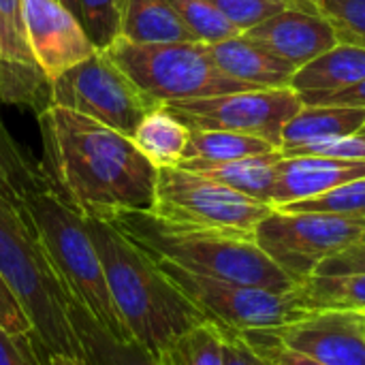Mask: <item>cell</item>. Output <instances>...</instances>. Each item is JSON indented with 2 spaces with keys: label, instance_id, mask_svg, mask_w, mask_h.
<instances>
[{
  "label": "cell",
  "instance_id": "41",
  "mask_svg": "<svg viewBox=\"0 0 365 365\" xmlns=\"http://www.w3.org/2000/svg\"><path fill=\"white\" fill-rule=\"evenodd\" d=\"M364 331H365V312H364Z\"/></svg>",
  "mask_w": 365,
  "mask_h": 365
},
{
  "label": "cell",
  "instance_id": "36",
  "mask_svg": "<svg viewBox=\"0 0 365 365\" xmlns=\"http://www.w3.org/2000/svg\"><path fill=\"white\" fill-rule=\"evenodd\" d=\"M314 274L321 276H336V274H365V237L355 242L353 246L344 248L342 252L325 259Z\"/></svg>",
  "mask_w": 365,
  "mask_h": 365
},
{
  "label": "cell",
  "instance_id": "30",
  "mask_svg": "<svg viewBox=\"0 0 365 365\" xmlns=\"http://www.w3.org/2000/svg\"><path fill=\"white\" fill-rule=\"evenodd\" d=\"M126 0H79L81 26L96 49H107L120 34Z\"/></svg>",
  "mask_w": 365,
  "mask_h": 365
},
{
  "label": "cell",
  "instance_id": "34",
  "mask_svg": "<svg viewBox=\"0 0 365 365\" xmlns=\"http://www.w3.org/2000/svg\"><path fill=\"white\" fill-rule=\"evenodd\" d=\"M222 329V365H272L261 353H257L242 331Z\"/></svg>",
  "mask_w": 365,
  "mask_h": 365
},
{
  "label": "cell",
  "instance_id": "11",
  "mask_svg": "<svg viewBox=\"0 0 365 365\" xmlns=\"http://www.w3.org/2000/svg\"><path fill=\"white\" fill-rule=\"evenodd\" d=\"M188 130H233L261 137L280 150L282 128L304 107L291 88L242 90L210 98L173 101L163 105Z\"/></svg>",
  "mask_w": 365,
  "mask_h": 365
},
{
  "label": "cell",
  "instance_id": "29",
  "mask_svg": "<svg viewBox=\"0 0 365 365\" xmlns=\"http://www.w3.org/2000/svg\"><path fill=\"white\" fill-rule=\"evenodd\" d=\"M276 210L287 212H325V214H340L349 218H361L365 220V178L353 180L344 186H338L325 195L295 201Z\"/></svg>",
  "mask_w": 365,
  "mask_h": 365
},
{
  "label": "cell",
  "instance_id": "13",
  "mask_svg": "<svg viewBox=\"0 0 365 365\" xmlns=\"http://www.w3.org/2000/svg\"><path fill=\"white\" fill-rule=\"evenodd\" d=\"M272 334L319 364L365 365L364 312H306L287 325L272 327Z\"/></svg>",
  "mask_w": 365,
  "mask_h": 365
},
{
  "label": "cell",
  "instance_id": "20",
  "mask_svg": "<svg viewBox=\"0 0 365 365\" xmlns=\"http://www.w3.org/2000/svg\"><path fill=\"white\" fill-rule=\"evenodd\" d=\"M364 124V107L304 105L282 128L280 150H293L306 143L351 137L357 135Z\"/></svg>",
  "mask_w": 365,
  "mask_h": 365
},
{
  "label": "cell",
  "instance_id": "2",
  "mask_svg": "<svg viewBox=\"0 0 365 365\" xmlns=\"http://www.w3.org/2000/svg\"><path fill=\"white\" fill-rule=\"evenodd\" d=\"M83 220L101 257L113 308L133 340L160 353L207 321L160 265L113 222L96 216H83Z\"/></svg>",
  "mask_w": 365,
  "mask_h": 365
},
{
  "label": "cell",
  "instance_id": "38",
  "mask_svg": "<svg viewBox=\"0 0 365 365\" xmlns=\"http://www.w3.org/2000/svg\"><path fill=\"white\" fill-rule=\"evenodd\" d=\"M45 361L47 365H86L81 359L64 355V353H45Z\"/></svg>",
  "mask_w": 365,
  "mask_h": 365
},
{
  "label": "cell",
  "instance_id": "28",
  "mask_svg": "<svg viewBox=\"0 0 365 365\" xmlns=\"http://www.w3.org/2000/svg\"><path fill=\"white\" fill-rule=\"evenodd\" d=\"M182 21L190 28L197 41L201 43H218L231 36L242 34L216 6H212L207 0H167Z\"/></svg>",
  "mask_w": 365,
  "mask_h": 365
},
{
  "label": "cell",
  "instance_id": "32",
  "mask_svg": "<svg viewBox=\"0 0 365 365\" xmlns=\"http://www.w3.org/2000/svg\"><path fill=\"white\" fill-rule=\"evenodd\" d=\"M242 334L248 340V344L257 353H261L272 365H323L317 359H312L310 355L282 344L272 334V329H252V331H242Z\"/></svg>",
  "mask_w": 365,
  "mask_h": 365
},
{
  "label": "cell",
  "instance_id": "12",
  "mask_svg": "<svg viewBox=\"0 0 365 365\" xmlns=\"http://www.w3.org/2000/svg\"><path fill=\"white\" fill-rule=\"evenodd\" d=\"M36 64L51 81L96 51L81 21L58 0H19Z\"/></svg>",
  "mask_w": 365,
  "mask_h": 365
},
{
  "label": "cell",
  "instance_id": "23",
  "mask_svg": "<svg viewBox=\"0 0 365 365\" xmlns=\"http://www.w3.org/2000/svg\"><path fill=\"white\" fill-rule=\"evenodd\" d=\"M306 312H365V274H312L295 287Z\"/></svg>",
  "mask_w": 365,
  "mask_h": 365
},
{
  "label": "cell",
  "instance_id": "7",
  "mask_svg": "<svg viewBox=\"0 0 365 365\" xmlns=\"http://www.w3.org/2000/svg\"><path fill=\"white\" fill-rule=\"evenodd\" d=\"M272 205L255 201L207 175L182 167L158 169L154 201L148 210L173 225L255 235Z\"/></svg>",
  "mask_w": 365,
  "mask_h": 365
},
{
  "label": "cell",
  "instance_id": "21",
  "mask_svg": "<svg viewBox=\"0 0 365 365\" xmlns=\"http://www.w3.org/2000/svg\"><path fill=\"white\" fill-rule=\"evenodd\" d=\"M280 158H282V152L276 150L269 154L246 156V158H237V160H229V163H214V165L190 163V165H178V167L207 175V178H212V180H216L255 201L272 205Z\"/></svg>",
  "mask_w": 365,
  "mask_h": 365
},
{
  "label": "cell",
  "instance_id": "15",
  "mask_svg": "<svg viewBox=\"0 0 365 365\" xmlns=\"http://www.w3.org/2000/svg\"><path fill=\"white\" fill-rule=\"evenodd\" d=\"M244 34L295 68L340 43L338 32L323 15L297 6L278 11Z\"/></svg>",
  "mask_w": 365,
  "mask_h": 365
},
{
  "label": "cell",
  "instance_id": "17",
  "mask_svg": "<svg viewBox=\"0 0 365 365\" xmlns=\"http://www.w3.org/2000/svg\"><path fill=\"white\" fill-rule=\"evenodd\" d=\"M210 53L218 68L250 90L289 88L295 66L278 58L244 32L210 45Z\"/></svg>",
  "mask_w": 365,
  "mask_h": 365
},
{
  "label": "cell",
  "instance_id": "22",
  "mask_svg": "<svg viewBox=\"0 0 365 365\" xmlns=\"http://www.w3.org/2000/svg\"><path fill=\"white\" fill-rule=\"evenodd\" d=\"M118 36L130 43L197 41L167 0H126Z\"/></svg>",
  "mask_w": 365,
  "mask_h": 365
},
{
  "label": "cell",
  "instance_id": "6",
  "mask_svg": "<svg viewBox=\"0 0 365 365\" xmlns=\"http://www.w3.org/2000/svg\"><path fill=\"white\" fill-rule=\"evenodd\" d=\"M105 51L158 105L250 90L225 75L201 41L130 43L118 36Z\"/></svg>",
  "mask_w": 365,
  "mask_h": 365
},
{
  "label": "cell",
  "instance_id": "27",
  "mask_svg": "<svg viewBox=\"0 0 365 365\" xmlns=\"http://www.w3.org/2000/svg\"><path fill=\"white\" fill-rule=\"evenodd\" d=\"M158 355L165 365H222V329L205 321L182 334Z\"/></svg>",
  "mask_w": 365,
  "mask_h": 365
},
{
  "label": "cell",
  "instance_id": "26",
  "mask_svg": "<svg viewBox=\"0 0 365 365\" xmlns=\"http://www.w3.org/2000/svg\"><path fill=\"white\" fill-rule=\"evenodd\" d=\"M51 188L43 167L36 165L28 152L13 139L0 120V192L21 207V199L30 192Z\"/></svg>",
  "mask_w": 365,
  "mask_h": 365
},
{
  "label": "cell",
  "instance_id": "40",
  "mask_svg": "<svg viewBox=\"0 0 365 365\" xmlns=\"http://www.w3.org/2000/svg\"><path fill=\"white\" fill-rule=\"evenodd\" d=\"M357 135H361V137H364V139H365V124H364V126H361V130H359Z\"/></svg>",
  "mask_w": 365,
  "mask_h": 365
},
{
  "label": "cell",
  "instance_id": "1",
  "mask_svg": "<svg viewBox=\"0 0 365 365\" xmlns=\"http://www.w3.org/2000/svg\"><path fill=\"white\" fill-rule=\"evenodd\" d=\"M38 128L43 173L81 216L111 218L152 207L158 169L130 137L56 105L38 113Z\"/></svg>",
  "mask_w": 365,
  "mask_h": 365
},
{
  "label": "cell",
  "instance_id": "33",
  "mask_svg": "<svg viewBox=\"0 0 365 365\" xmlns=\"http://www.w3.org/2000/svg\"><path fill=\"white\" fill-rule=\"evenodd\" d=\"M38 340L30 336H13L0 327V365H47L41 359Z\"/></svg>",
  "mask_w": 365,
  "mask_h": 365
},
{
  "label": "cell",
  "instance_id": "8",
  "mask_svg": "<svg viewBox=\"0 0 365 365\" xmlns=\"http://www.w3.org/2000/svg\"><path fill=\"white\" fill-rule=\"evenodd\" d=\"M49 105L88 115L126 137H133L143 118L158 107L105 49H96L51 79Z\"/></svg>",
  "mask_w": 365,
  "mask_h": 365
},
{
  "label": "cell",
  "instance_id": "14",
  "mask_svg": "<svg viewBox=\"0 0 365 365\" xmlns=\"http://www.w3.org/2000/svg\"><path fill=\"white\" fill-rule=\"evenodd\" d=\"M0 101L36 113L49 107V79L30 49L19 0H0Z\"/></svg>",
  "mask_w": 365,
  "mask_h": 365
},
{
  "label": "cell",
  "instance_id": "3",
  "mask_svg": "<svg viewBox=\"0 0 365 365\" xmlns=\"http://www.w3.org/2000/svg\"><path fill=\"white\" fill-rule=\"evenodd\" d=\"M105 220L113 222L154 261L278 293H289L297 287V282L257 246L255 235L173 225L145 210L120 212Z\"/></svg>",
  "mask_w": 365,
  "mask_h": 365
},
{
  "label": "cell",
  "instance_id": "37",
  "mask_svg": "<svg viewBox=\"0 0 365 365\" xmlns=\"http://www.w3.org/2000/svg\"><path fill=\"white\" fill-rule=\"evenodd\" d=\"M304 105H342V107H364L365 109V79L357 86L338 92H308L299 94Z\"/></svg>",
  "mask_w": 365,
  "mask_h": 365
},
{
  "label": "cell",
  "instance_id": "10",
  "mask_svg": "<svg viewBox=\"0 0 365 365\" xmlns=\"http://www.w3.org/2000/svg\"><path fill=\"white\" fill-rule=\"evenodd\" d=\"M169 280L205 314L207 321L235 331L272 329L306 314L295 291L278 293L261 287L229 282L186 272L156 261Z\"/></svg>",
  "mask_w": 365,
  "mask_h": 365
},
{
  "label": "cell",
  "instance_id": "5",
  "mask_svg": "<svg viewBox=\"0 0 365 365\" xmlns=\"http://www.w3.org/2000/svg\"><path fill=\"white\" fill-rule=\"evenodd\" d=\"M0 276L24 308L45 353L81 359L62 291L38 237L19 205L0 192Z\"/></svg>",
  "mask_w": 365,
  "mask_h": 365
},
{
  "label": "cell",
  "instance_id": "24",
  "mask_svg": "<svg viewBox=\"0 0 365 365\" xmlns=\"http://www.w3.org/2000/svg\"><path fill=\"white\" fill-rule=\"evenodd\" d=\"M190 130L163 105L150 111L130 137L139 152L156 167H178Z\"/></svg>",
  "mask_w": 365,
  "mask_h": 365
},
{
  "label": "cell",
  "instance_id": "25",
  "mask_svg": "<svg viewBox=\"0 0 365 365\" xmlns=\"http://www.w3.org/2000/svg\"><path fill=\"white\" fill-rule=\"evenodd\" d=\"M278 148L272 145L269 141L244 133H233V130H190L188 143L184 148L180 165H190V163H229L246 156H257V154H269L276 152Z\"/></svg>",
  "mask_w": 365,
  "mask_h": 365
},
{
  "label": "cell",
  "instance_id": "39",
  "mask_svg": "<svg viewBox=\"0 0 365 365\" xmlns=\"http://www.w3.org/2000/svg\"><path fill=\"white\" fill-rule=\"evenodd\" d=\"M64 9H68L79 21H81V11H79V0H58Z\"/></svg>",
  "mask_w": 365,
  "mask_h": 365
},
{
  "label": "cell",
  "instance_id": "19",
  "mask_svg": "<svg viewBox=\"0 0 365 365\" xmlns=\"http://www.w3.org/2000/svg\"><path fill=\"white\" fill-rule=\"evenodd\" d=\"M365 79V47L340 41L308 64L295 68L289 83L297 94L338 92Z\"/></svg>",
  "mask_w": 365,
  "mask_h": 365
},
{
  "label": "cell",
  "instance_id": "35",
  "mask_svg": "<svg viewBox=\"0 0 365 365\" xmlns=\"http://www.w3.org/2000/svg\"><path fill=\"white\" fill-rule=\"evenodd\" d=\"M0 327H4L13 336H30V334L34 336L24 308L19 306V302L15 299L13 291L9 289L2 276H0Z\"/></svg>",
  "mask_w": 365,
  "mask_h": 365
},
{
  "label": "cell",
  "instance_id": "16",
  "mask_svg": "<svg viewBox=\"0 0 365 365\" xmlns=\"http://www.w3.org/2000/svg\"><path fill=\"white\" fill-rule=\"evenodd\" d=\"M365 178V160L329 156H282L278 163L274 207L325 195L353 180Z\"/></svg>",
  "mask_w": 365,
  "mask_h": 365
},
{
  "label": "cell",
  "instance_id": "4",
  "mask_svg": "<svg viewBox=\"0 0 365 365\" xmlns=\"http://www.w3.org/2000/svg\"><path fill=\"white\" fill-rule=\"evenodd\" d=\"M21 210L66 297L81 306L113 336L130 338L113 308L103 263L86 229L83 216L53 188L26 195L21 199Z\"/></svg>",
  "mask_w": 365,
  "mask_h": 365
},
{
  "label": "cell",
  "instance_id": "31",
  "mask_svg": "<svg viewBox=\"0 0 365 365\" xmlns=\"http://www.w3.org/2000/svg\"><path fill=\"white\" fill-rule=\"evenodd\" d=\"M207 2L216 6L240 32L255 28L257 24L265 21L267 17L289 6L287 0H207Z\"/></svg>",
  "mask_w": 365,
  "mask_h": 365
},
{
  "label": "cell",
  "instance_id": "9",
  "mask_svg": "<svg viewBox=\"0 0 365 365\" xmlns=\"http://www.w3.org/2000/svg\"><path fill=\"white\" fill-rule=\"evenodd\" d=\"M365 237V220L325 212L272 210L255 229L257 246L295 282Z\"/></svg>",
  "mask_w": 365,
  "mask_h": 365
},
{
  "label": "cell",
  "instance_id": "18",
  "mask_svg": "<svg viewBox=\"0 0 365 365\" xmlns=\"http://www.w3.org/2000/svg\"><path fill=\"white\" fill-rule=\"evenodd\" d=\"M66 310L86 365H165L158 353L137 340L113 336L75 302L68 299Z\"/></svg>",
  "mask_w": 365,
  "mask_h": 365
}]
</instances>
